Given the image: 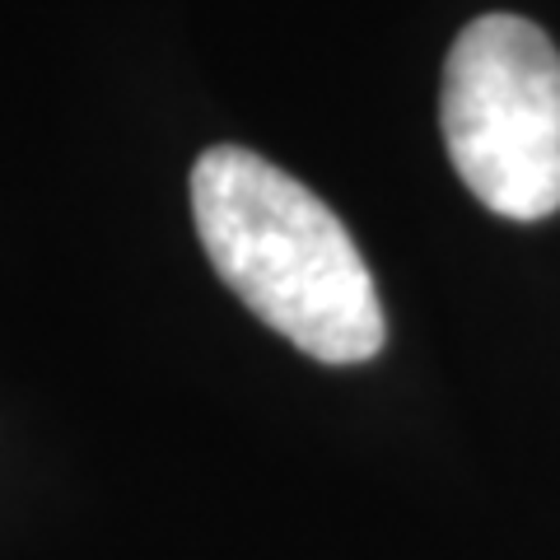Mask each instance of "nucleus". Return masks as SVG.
Wrapping results in <instances>:
<instances>
[{
	"label": "nucleus",
	"instance_id": "obj_2",
	"mask_svg": "<svg viewBox=\"0 0 560 560\" xmlns=\"http://www.w3.org/2000/svg\"><path fill=\"white\" fill-rule=\"evenodd\" d=\"M444 145L463 187L504 220L560 210V51L533 20L481 14L444 61Z\"/></svg>",
	"mask_w": 560,
	"mask_h": 560
},
{
	"label": "nucleus",
	"instance_id": "obj_1",
	"mask_svg": "<svg viewBox=\"0 0 560 560\" xmlns=\"http://www.w3.org/2000/svg\"><path fill=\"white\" fill-rule=\"evenodd\" d=\"M191 220L224 285L304 355L360 364L383 350L388 318L360 243L285 168L210 145L191 168Z\"/></svg>",
	"mask_w": 560,
	"mask_h": 560
}]
</instances>
